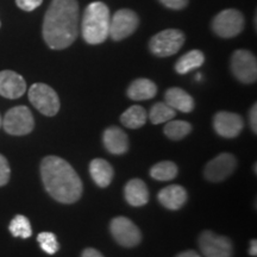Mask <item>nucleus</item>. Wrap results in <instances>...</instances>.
<instances>
[{
  "instance_id": "1",
  "label": "nucleus",
  "mask_w": 257,
  "mask_h": 257,
  "mask_svg": "<svg viewBox=\"0 0 257 257\" xmlns=\"http://www.w3.org/2000/svg\"><path fill=\"white\" fill-rule=\"evenodd\" d=\"M42 32L51 49L62 50L72 46L79 34L78 0H53L44 16Z\"/></svg>"
},
{
  "instance_id": "2",
  "label": "nucleus",
  "mask_w": 257,
  "mask_h": 257,
  "mask_svg": "<svg viewBox=\"0 0 257 257\" xmlns=\"http://www.w3.org/2000/svg\"><path fill=\"white\" fill-rule=\"evenodd\" d=\"M41 176L47 192L56 201L74 204L81 198V180L66 160L54 155L44 157L41 163Z\"/></svg>"
},
{
  "instance_id": "3",
  "label": "nucleus",
  "mask_w": 257,
  "mask_h": 257,
  "mask_svg": "<svg viewBox=\"0 0 257 257\" xmlns=\"http://www.w3.org/2000/svg\"><path fill=\"white\" fill-rule=\"evenodd\" d=\"M110 10L104 3H91L83 12L81 32L89 44H100L106 41L110 31Z\"/></svg>"
},
{
  "instance_id": "4",
  "label": "nucleus",
  "mask_w": 257,
  "mask_h": 257,
  "mask_svg": "<svg viewBox=\"0 0 257 257\" xmlns=\"http://www.w3.org/2000/svg\"><path fill=\"white\" fill-rule=\"evenodd\" d=\"M185 34L178 29H167L159 32L150 40L149 48L154 55L168 57L174 55L185 43Z\"/></svg>"
},
{
  "instance_id": "5",
  "label": "nucleus",
  "mask_w": 257,
  "mask_h": 257,
  "mask_svg": "<svg viewBox=\"0 0 257 257\" xmlns=\"http://www.w3.org/2000/svg\"><path fill=\"white\" fill-rule=\"evenodd\" d=\"M29 100L42 114L53 117L60 110L57 93L46 83H35L29 89Z\"/></svg>"
},
{
  "instance_id": "6",
  "label": "nucleus",
  "mask_w": 257,
  "mask_h": 257,
  "mask_svg": "<svg viewBox=\"0 0 257 257\" xmlns=\"http://www.w3.org/2000/svg\"><path fill=\"white\" fill-rule=\"evenodd\" d=\"M2 126L10 135L24 136L34 130V115L27 106H16L5 114Z\"/></svg>"
},
{
  "instance_id": "7",
  "label": "nucleus",
  "mask_w": 257,
  "mask_h": 257,
  "mask_svg": "<svg viewBox=\"0 0 257 257\" xmlns=\"http://www.w3.org/2000/svg\"><path fill=\"white\" fill-rule=\"evenodd\" d=\"M214 34L223 38H232L244 29V17L238 10L227 9L218 14L212 21Z\"/></svg>"
},
{
  "instance_id": "8",
  "label": "nucleus",
  "mask_w": 257,
  "mask_h": 257,
  "mask_svg": "<svg viewBox=\"0 0 257 257\" xmlns=\"http://www.w3.org/2000/svg\"><path fill=\"white\" fill-rule=\"evenodd\" d=\"M232 74L243 83H252L257 79V61L249 50H236L231 57Z\"/></svg>"
},
{
  "instance_id": "9",
  "label": "nucleus",
  "mask_w": 257,
  "mask_h": 257,
  "mask_svg": "<svg viewBox=\"0 0 257 257\" xmlns=\"http://www.w3.org/2000/svg\"><path fill=\"white\" fill-rule=\"evenodd\" d=\"M140 25V18L133 10L121 9L110 19L108 36L114 41H121L133 35Z\"/></svg>"
},
{
  "instance_id": "10",
  "label": "nucleus",
  "mask_w": 257,
  "mask_h": 257,
  "mask_svg": "<svg viewBox=\"0 0 257 257\" xmlns=\"http://www.w3.org/2000/svg\"><path fill=\"white\" fill-rule=\"evenodd\" d=\"M199 248L205 257H232L233 253L230 238L208 230L199 236Z\"/></svg>"
},
{
  "instance_id": "11",
  "label": "nucleus",
  "mask_w": 257,
  "mask_h": 257,
  "mask_svg": "<svg viewBox=\"0 0 257 257\" xmlns=\"http://www.w3.org/2000/svg\"><path fill=\"white\" fill-rule=\"evenodd\" d=\"M110 231L115 242L125 248L136 246L142 239L140 229L126 217H117L112 219Z\"/></svg>"
},
{
  "instance_id": "12",
  "label": "nucleus",
  "mask_w": 257,
  "mask_h": 257,
  "mask_svg": "<svg viewBox=\"0 0 257 257\" xmlns=\"http://www.w3.org/2000/svg\"><path fill=\"white\" fill-rule=\"evenodd\" d=\"M237 161L233 155L227 153L219 154L207 163L204 169L205 178L211 182H220L232 174L236 169Z\"/></svg>"
},
{
  "instance_id": "13",
  "label": "nucleus",
  "mask_w": 257,
  "mask_h": 257,
  "mask_svg": "<svg viewBox=\"0 0 257 257\" xmlns=\"http://www.w3.org/2000/svg\"><path fill=\"white\" fill-rule=\"evenodd\" d=\"M244 126L239 114L232 112L221 111L214 115L213 127L219 136L224 138H234L242 133Z\"/></svg>"
},
{
  "instance_id": "14",
  "label": "nucleus",
  "mask_w": 257,
  "mask_h": 257,
  "mask_svg": "<svg viewBox=\"0 0 257 257\" xmlns=\"http://www.w3.org/2000/svg\"><path fill=\"white\" fill-rule=\"evenodd\" d=\"M27 91V82L18 73L12 70L0 72V95L8 99H18Z\"/></svg>"
},
{
  "instance_id": "15",
  "label": "nucleus",
  "mask_w": 257,
  "mask_h": 257,
  "mask_svg": "<svg viewBox=\"0 0 257 257\" xmlns=\"http://www.w3.org/2000/svg\"><path fill=\"white\" fill-rule=\"evenodd\" d=\"M102 142L108 153L113 155H123L128 149L127 135L118 126H110L102 135Z\"/></svg>"
},
{
  "instance_id": "16",
  "label": "nucleus",
  "mask_w": 257,
  "mask_h": 257,
  "mask_svg": "<svg viewBox=\"0 0 257 257\" xmlns=\"http://www.w3.org/2000/svg\"><path fill=\"white\" fill-rule=\"evenodd\" d=\"M159 201L162 206L172 211L181 208L187 201V192L182 186L170 185L161 189L159 193Z\"/></svg>"
},
{
  "instance_id": "17",
  "label": "nucleus",
  "mask_w": 257,
  "mask_h": 257,
  "mask_svg": "<svg viewBox=\"0 0 257 257\" xmlns=\"http://www.w3.org/2000/svg\"><path fill=\"white\" fill-rule=\"evenodd\" d=\"M125 199L131 206H144L149 201V191L144 181L140 179H133L127 182L124 189Z\"/></svg>"
},
{
  "instance_id": "18",
  "label": "nucleus",
  "mask_w": 257,
  "mask_h": 257,
  "mask_svg": "<svg viewBox=\"0 0 257 257\" xmlns=\"http://www.w3.org/2000/svg\"><path fill=\"white\" fill-rule=\"evenodd\" d=\"M165 99L167 104H168L170 107L174 108L175 111L188 113V112H192L193 108H194V100H193L192 96L182 88L172 87L167 89Z\"/></svg>"
},
{
  "instance_id": "19",
  "label": "nucleus",
  "mask_w": 257,
  "mask_h": 257,
  "mask_svg": "<svg viewBox=\"0 0 257 257\" xmlns=\"http://www.w3.org/2000/svg\"><path fill=\"white\" fill-rule=\"evenodd\" d=\"M89 174L99 187H107L113 179V168L104 159H94L89 163Z\"/></svg>"
},
{
  "instance_id": "20",
  "label": "nucleus",
  "mask_w": 257,
  "mask_h": 257,
  "mask_svg": "<svg viewBox=\"0 0 257 257\" xmlns=\"http://www.w3.org/2000/svg\"><path fill=\"white\" fill-rule=\"evenodd\" d=\"M157 93V86L149 79H137L128 86L127 96L133 100L142 101L153 99Z\"/></svg>"
},
{
  "instance_id": "21",
  "label": "nucleus",
  "mask_w": 257,
  "mask_h": 257,
  "mask_svg": "<svg viewBox=\"0 0 257 257\" xmlns=\"http://www.w3.org/2000/svg\"><path fill=\"white\" fill-rule=\"evenodd\" d=\"M205 62V56L200 50H191L179 59L175 63V70L179 74H187L199 68Z\"/></svg>"
},
{
  "instance_id": "22",
  "label": "nucleus",
  "mask_w": 257,
  "mask_h": 257,
  "mask_svg": "<svg viewBox=\"0 0 257 257\" xmlns=\"http://www.w3.org/2000/svg\"><path fill=\"white\" fill-rule=\"evenodd\" d=\"M147 111L144 110L142 106L134 105L128 107L126 111L121 114L120 121L124 126L130 128H140L147 123Z\"/></svg>"
},
{
  "instance_id": "23",
  "label": "nucleus",
  "mask_w": 257,
  "mask_h": 257,
  "mask_svg": "<svg viewBox=\"0 0 257 257\" xmlns=\"http://www.w3.org/2000/svg\"><path fill=\"white\" fill-rule=\"evenodd\" d=\"M150 175L159 181H170L178 175V167L172 161H163L153 166V168L150 169Z\"/></svg>"
},
{
  "instance_id": "24",
  "label": "nucleus",
  "mask_w": 257,
  "mask_h": 257,
  "mask_svg": "<svg viewBox=\"0 0 257 257\" xmlns=\"http://www.w3.org/2000/svg\"><path fill=\"white\" fill-rule=\"evenodd\" d=\"M163 131L170 140L180 141L191 134L192 125L185 120H169L167 121Z\"/></svg>"
},
{
  "instance_id": "25",
  "label": "nucleus",
  "mask_w": 257,
  "mask_h": 257,
  "mask_svg": "<svg viewBox=\"0 0 257 257\" xmlns=\"http://www.w3.org/2000/svg\"><path fill=\"white\" fill-rule=\"evenodd\" d=\"M176 111L167 104V102H157L152 107L149 118L153 124H162L172 120L175 117Z\"/></svg>"
},
{
  "instance_id": "26",
  "label": "nucleus",
  "mask_w": 257,
  "mask_h": 257,
  "mask_svg": "<svg viewBox=\"0 0 257 257\" xmlns=\"http://www.w3.org/2000/svg\"><path fill=\"white\" fill-rule=\"evenodd\" d=\"M9 229L12 236L21 237V238H29L32 234L30 221L27 217L22 216V214H18L11 220Z\"/></svg>"
},
{
  "instance_id": "27",
  "label": "nucleus",
  "mask_w": 257,
  "mask_h": 257,
  "mask_svg": "<svg viewBox=\"0 0 257 257\" xmlns=\"http://www.w3.org/2000/svg\"><path fill=\"white\" fill-rule=\"evenodd\" d=\"M37 240L44 252L49 253V255H54V253L59 251L60 244L57 242L56 236L53 232H41L37 236Z\"/></svg>"
},
{
  "instance_id": "28",
  "label": "nucleus",
  "mask_w": 257,
  "mask_h": 257,
  "mask_svg": "<svg viewBox=\"0 0 257 257\" xmlns=\"http://www.w3.org/2000/svg\"><path fill=\"white\" fill-rule=\"evenodd\" d=\"M10 175H11V169H10L8 160L0 154V187L8 184Z\"/></svg>"
},
{
  "instance_id": "29",
  "label": "nucleus",
  "mask_w": 257,
  "mask_h": 257,
  "mask_svg": "<svg viewBox=\"0 0 257 257\" xmlns=\"http://www.w3.org/2000/svg\"><path fill=\"white\" fill-rule=\"evenodd\" d=\"M43 0H16L17 6L24 11H34L42 4Z\"/></svg>"
},
{
  "instance_id": "30",
  "label": "nucleus",
  "mask_w": 257,
  "mask_h": 257,
  "mask_svg": "<svg viewBox=\"0 0 257 257\" xmlns=\"http://www.w3.org/2000/svg\"><path fill=\"white\" fill-rule=\"evenodd\" d=\"M166 8L172 10H182L188 4V0H160Z\"/></svg>"
},
{
  "instance_id": "31",
  "label": "nucleus",
  "mask_w": 257,
  "mask_h": 257,
  "mask_svg": "<svg viewBox=\"0 0 257 257\" xmlns=\"http://www.w3.org/2000/svg\"><path fill=\"white\" fill-rule=\"evenodd\" d=\"M257 106L256 104H253V106L250 108L249 112V121H250V126H251V130L253 133H257Z\"/></svg>"
},
{
  "instance_id": "32",
  "label": "nucleus",
  "mask_w": 257,
  "mask_h": 257,
  "mask_svg": "<svg viewBox=\"0 0 257 257\" xmlns=\"http://www.w3.org/2000/svg\"><path fill=\"white\" fill-rule=\"evenodd\" d=\"M81 257H104L101 252H99L96 249L93 248H87L83 250Z\"/></svg>"
},
{
  "instance_id": "33",
  "label": "nucleus",
  "mask_w": 257,
  "mask_h": 257,
  "mask_svg": "<svg viewBox=\"0 0 257 257\" xmlns=\"http://www.w3.org/2000/svg\"><path fill=\"white\" fill-rule=\"evenodd\" d=\"M176 257H201L200 255H199L198 252L193 251V250H187V251H184L181 253H179L178 256Z\"/></svg>"
},
{
  "instance_id": "34",
  "label": "nucleus",
  "mask_w": 257,
  "mask_h": 257,
  "mask_svg": "<svg viewBox=\"0 0 257 257\" xmlns=\"http://www.w3.org/2000/svg\"><path fill=\"white\" fill-rule=\"evenodd\" d=\"M249 253L251 256H256L257 255V242H256V239H252L251 242H250Z\"/></svg>"
},
{
  "instance_id": "35",
  "label": "nucleus",
  "mask_w": 257,
  "mask_h": 257,
  "mask_svg": "<svg viewBox=\"0 0 257 257\" xmlns=\"http://www.w3.org/2000/svg\"><path fill=\"white\" fill-rule=\"evenodd\" d=\"M2 124H3V118L2 115H0V127H2Z\"/></svg>"
}]
</instances>
